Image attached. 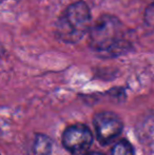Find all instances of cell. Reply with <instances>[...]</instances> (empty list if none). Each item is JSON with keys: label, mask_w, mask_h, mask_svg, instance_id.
<instances>
[{"label": "cell", "mask_w": 154, "mask_h": 155, "mask_svg": "<svg viewBox=\"0 0 154 155\" xmlns=\"http://www.w3.org/2000/svg\"><path fill=\"white\" fill-rule=\"evenodd\" d=\"M112 155H134L131 143L127 140H120L112 149Z\"/></svg>", "instance_id": "obj_6"}, {"label": "cell", "mask_w": 154, "mask_h": 155, "mask_svg": "<svg viewBox=\"0 0 154 155\" xmlns=\"http://www.w3.org/2000/svg\"><path fill=\"white\" fill-rule=\"evenodd\" d=\"M86 155H103V154H100V153H96V152H95V153H90V154H86Z\"/></svg>", "instance_id": "obj_8"}, {"label": "cell", "mask_w": 154, "mask_h": 155, "mask_svg": "<svg viewBox=\"0 0 154 155\" xmlns=\"http://www.w3.org/2000/svg\"><path fill=\"white\" fill-rule=\"evenodd\" d=\"M92 15L88 3L82 0L67 6L58 17L55 35L59 41L67 45L79 42L91 30Z\"/></svg>", "instance_id": "obj_2"}, {"label": "cell", "mask_w": 154, "mask_h": 155, "mask_svg": "<svg viewBox=\"0 0 154 155\" xmlns=\"http://www.w3.org/2000/svg\"><path fill=\"white\" fill-rule=\"evenodd\" d=\"M89 47L99 57L112 58L128 53L132 49V41L118 17L103 14L91 27Z\"/></svg>", "instance_id": "obj_1"}, {"label": "cell", "mask_w": 154, "mask_h": 155, "mask_svg": "<svg viewBox=\"0 0 154 155\" xmlns=\"http://www.w3.org/2000/svg\"><path fill=\"white\" fill-rule=\"evenodd\" d=\"M93 141V135L87 126L81 124L68 127L62 135L64 147L71 153H84L90 148Z\"/></svg>", "instance_id": "obj_3"}, {"label": "cell", "mask_w": 154, "mask_h": 155, "mask_svg": "<svg viewBox=\"0 0 154 155\" xmlns=\"http://www.w3.org/2000/svg\"><path fill=\"white\" fill-rule=\"evenodd\" d=\"M4 1V0H0V4H1L2 3V2H3Z\"/></svg>", "instance_id": "obj_9"}, {"label": "cell", "mask_w": 154, "mask_h": 155, "mask_svg": "<svg viewBox=\"0 0 154 155\" xmlns=\"http://www.w3.org/2000/svg\"><path fill=\"white\" fill-rule=\"evenodd\" d=\"M144 19L146 25H148L149 27L154 28V1L147 6L146 11H145Z\"/></svg>", "instance_id": "obj_7"}, {"label": "cell", "mask_w": 154, "mask_h": 155, "mask_svg": "<svg viewBox=\"0 0 154 155\" xmlns=\"http://www.w3.org/2000/svg\"><path fill=\"white\" fill-rule=\"evenodd\" d=\"M94 127L98 140L103 145L111 143L123 131V123L112 112H100L94 117Z\"/></svg>", "instance_id": "obj_4"}, {"label": "cell", "mask_w": 154, "mask_h": 155, "mask_svg": "<svg viewBox=\"0 0 154 155\" xmlns=\"http://www.w3.org/2000/svg\"><path fill=\"white\" fill-rule=\"evenodd\" d=\"M52 150V143L45 135L37 134L34 137L29 149V155H49Z\"/></svg>", "instance_id": "obj_5"}]
</instances>
